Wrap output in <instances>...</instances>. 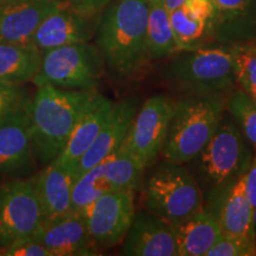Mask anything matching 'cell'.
Instances as JSON below:
<instances>
[{
  "label": "cell",
  "instance_id": "cell-1",
  "mask_svg": "<svg viewBox=\"0 0 256 256\" xmlns=\"http://www.w3.org/2000/svg\"><path fill=\"white\" fill-rule=\"evenodd\" d=\"M147 0H113L101 14L95 46L114 78H132L147 60Z\"/></svg>",
  "mask_w": 256,
  "mask_h": 256
},
{
  "label": "cell",
  "instance_id": "cell-2",
  "mask_svg": "<svg viewBox=\"0 0 256 256\" xmlns=\"http://www.w3.org/2000/svg\"><path fill=\"white\" fill-rule=\"evenodd\" d=\"M252 156V145L226 112L206 145L186 164L200 188L204 209H214L226 190L246 174Z\"/></svg>",
  "mask_w": 256,
  "mask_h": 256
},
{
  "label": "cell",
  "instance_id": "cell-3",
  "mask_svg": "<svg viewBox=\"0 0 256 256\" xmlns=\"http://www.w3.org/2000/svg\"><path fill=\"white\" fill-rule=\"evenodd\" d=\"M92 90L37 87L28 110L32 147L42 164H50L62 153Z\"/></svg>",
  "mask_w": 256,
  "mask_h": 256
},
{
  "label": "cell",
  "instance_id": "cell-4",
  "mask_svg": "<svg viewBox=\"0 0 256 256\" xmlns=\"http://www.w3.org/2000/svg\"><path fill=\"white\" fill-rule=\"evenodd\" d=\"M162 76L165 83L184 96L229 94L236 87L232 48L215 44L179 51Z\"/></svg>",
  "mask_w": 256,
  "mask_h": 256
},
{
  "label": "cell",
  "instance_id": "cell-5",
  "mask_svg": "<svg viewBox=\"0 0 256 256\" xmlns=\"http://www.w3.org/2000/svg\"><path fill=\"white\" fill-rule=\"evenodd\" d=\"M228 94L184 96L174 102L162 159L186 165L206 145L226 113Z\"/></svg>",
  "mask_w": 256,
  "mask_h": 256
},
{
  "label": "cell",
  "instance_id": "cell-6",
  "mask_svg": "<svg viewBox=\"0 0 256 256\" xmlns=\"http://www.w3.org/2000/svg\"><path fill=\"white\" fill-rule=\"evenodd\" d=\"M150 168L140 188L145 210L174 226L203 209L200 188L186 165L162 159Z\"/></svg>",
  "mask_w": 256,
  "mask_h": 256
},
{
  "label": "cell",
  "instance_id": "cell-7",
  "mask_svg": "<svg viewBox=\"0 0 256 256\" xmlns=\"http://www.w3.org/2000/svg\"><path fill=\"white\" fill-rule=\"evenodd\" d=\"M106 72L101 52L94 44L76 43L51 49L42 55L36 87L51 84L63 89H96Z\"/></svg>",
  "mask_w": 256,
  "mask_h": 256
},
{
  "label": "cell",
  "instance_id": "cell-8",
  "mask_svg": "<svg viewBox=\"0 0 256 256\" xmlns=\"http://www.w3.org/2000/svg\"><path fill=\"white\" fill-rule=\"evenodd\" d=\"M40 224L34 177L0 183V252L19 240L34 236Z\"/></svg>",
  "mask_w": 256,
  "mask_h": 256
},
{
  "label": "cell",
  "instance_id": "cell-9",
  "mask_svg": "<svg viewBox=\"0 0 256 256\" xmlns=\"http://www.w3.org/2000/svg\"><path fill=\"white\" fill-rule=\"evenodd\" d=\"M174 102L165 95H153L138 108L121 146L130 152L145 168L162 156Z\"/></svg>",
  "mask_w": 256,
  "mask_h": 256
},
{
  "label": "cell",
  "instance_id": "cell-10",
  "mask_svg": "<svg viewBox=\"0 0 256 256\" xmlns=\"http://www.w3.org/2000/svg\"><path fill=\"white\" fill-rule=\"evenodd\" d=\"M89 235L100 250L122 242L136 215L134 192L110 190L81 211Z\"/></svg>",
  "mask_w": 256,
  "mask_h": 256
},
{
  "label": "cell",
  "instance_id": "cell-11",
  "mask_svg": "<svg viewBox=\"0 0 256 256\" xmlns=\"http://www.w3.org/2000/svg\"><path fill=\"white\" fill-rule=\"evenodd\" d=\"M28 108L30 104L0 118V174L14 178L30 174L36 166Z\"/></svg>",
  "mask_w": 256,
  "mask_h": 256
},
{
  "label": "cell",
  "instance_id": "cell-12",
  "mask_svg": "<svg viewBox=\"0 0 256 256\" xmlns=\"http://www.w3.org/2000/svg\"><path fill=\"white\" fill-rule=\"evenodd\" d=\"M98 20L100 17L83 14L64 0L42 22L31 43L42 54L69 44L88 43L95 37Z\"/></svg>",
  "mask_w": 256,
  "mask_h": 256
},
{
  "label": "cell",
  "instance_id": "cell-13",
  "mask_svg": "<svg viewBox=\"0 0 256 256\" xmlns=\"http://www.w3.org/2000/svg\"><path fill=\"white\" fill-rule=\"evenodd\" d=\"M138 108L139 100L136 98H127L122 101L114 102L98 136L87 151L83 153L74 168L75 180L119 148L136 116Z\"/></svg>",
  "mask_w": 256,
  "mask_h": 256
},
{
  "label": "cell",
  "instance_id": "cell-14",
  "mask_svg": "<svg viewBox=\"0 0 256 256\" xmlns=\"http://www.w3.org/2000/svg\"><path fill=\"white\" fill-rule=\"evenodd\" d=\"M34 238L50 252L51 256H92L100 254L86 226L81 212H70L44 222Z\"/></svg>",
  "mask_w": 256,
  "mask_h": 256
},
{
  "label": "cell",
  "instance_id": "cell-15",
  "mask_svg": "<svg viewBox=\"0 0 256 256\" xmlns=\"http://www.w3.org/2000/svg\"><path fill=\"white\" fill-rule=\"evenodd\" d=\"M121 255L178 256L172 224L150 211L136 214L122 240Z\"/></svg>",
  "mask_w": 256,
  "mask_h": 256
},
{
  "label": "cell",
  "instance_id": "cell-16",
  "mask_svg": "<svg viewBox=\"0 0 256 256\" xmlns=\"http://www.w3.org/2000/svg\"><path fill=\"white\" fill-rule=\"evenodd\" d=\"M64 0H0V43H30L42 22Z\"/></svg>",
  "mask_w": 256,
  "mask_h": 256
},
{
  "label": "cell",
  "instance_id": "cell-17",
  "mask_svg": "<svg viewBox=\"0 0 256 256\" xmlns=\"http://www.w3.org/2000/svg\"><path fill=\"white\" fill-rule=\"evenodd\" d=\"M168 14L178 52L210 46L215 18L212 0H186Z\"/></svg>",
  "mask_w": 256,
  "mask_h": 256
},
{
  "label": "cell",
  "instance_id": "cell-18",
  "mask_svg": "<svg viewBox=\"0 0 256 256\" xmlns=\"http://www.w3.org/2000/svg\"><path fill=\"white\" fill-rule=\"evenodd\" d=\"M113 104V101L100 94L96 89L92 90L70 134L68 142L55 162L69 168H75L83 153L87 151L98 136L107 120Z\"/></svg>",
  "mask_w": 256,
  "mask_h": 256
},
{
  "label": "cell",
  "instance_id": "cell-19",
  "mask_svg": "<svg viewBox=\"0 0 256 256\" xmlns=\"http://www.w3.org/2000/svg\"><path fill=\"white\" fill-rule=\"evenodd\" d=\"M212 42L232 46L249 43L256 32V0H212Z\"/></svg>",
  "mask_w": 256,
  "mask_h": 256
},
{
  "label": "cell",
  "instance_id": "cell-20",
  "mask_svg": "<svg viewBox=\"0 0 256 256\" xmlns=\"http://www.w3.org/2000/svg\"><path fill=\"white\" fill-rule=\"evenodd\" d=\"M75 183L74 170L54 160L34 177L42 223L72 212V192Z\"/></svg>",
  "mask_w": 256,
  "mask_h": 256
},
{
  "label": "cell",
  "instance_id": "cell-21",
  "mask_svg": "<svg viewBox=\"0 0 256 256\" xmlns=\"http://www.w3.org/2000/svg\"><path fill=\"white\" fill-rule=\"evenodd\" d=\"M210 212L217 218L223 236H236V238L254 240L252 235L254 208L246 194L243 176L226 190Z\"/></svg>",
  "mask_w": 256,
  "mask_h": 256
},
{
  "label": "cell",
  "instance_id": "cell-22",
  "mask_svg": "<svg viewBox=\"0 0 256 256\" xmlns=\"http://www.w3.org/2000/svg\"><path fill=\"white\" fill-rule=\"evenodd\" d=\"M172 228L178 256H206L222 236L215 215L204 208Z\"/></svg>",
  "mask_w": 256,
  "mask_h": 256
},
{
  "label": "cell",
  "instance_id": "cell-23",
  "mask_svg": "<svg viewBox=\"0 0 256 256\" xmlns=\"http://www.w3.org/2000/svg\"><path fill=\"white\" fill-rule=\"evenodd\" d=\"M42 55L31 43H0V81L25 83L40 70Z\"/></svg>",
  "mask_w": 256,
  "mask_h": 256
},
{
  "label": "cell",
  "instance_id": "cell-24",
  "mask_svg": "<svg viewBox=\"0 0 256 256\" xmlns=\"http://www.w3.org/2000/svg\"><path fill=\"white\" fill-rule=\"evenodd\" d=\"M102 174L113 190L136 192L142 188L145 168L122 146L100 162Z\"/></svg>",
  "mask_w": 256,
  "mask_h": 256
},
{
  "label": "cell",
  "instance_id": "cell-25",
  "mask_svg": "<svg viewBox=\"0 0 256 256\" xmlns=\"http://www.w3.org/2000/svg\"><path fill=\"white\" fill-rule=\"evenodd\" d=\"M145 52L147 60L164 58L178 52L170 14L164 2H148Z\"/></svg>",
  "mask_w": 256,
  "mask_h": 256
},
{
  "label": "cell",
  "instance_id": "cell-26",
  "mask_svg": "<svg viewBox=\"0 0 256 256\" xmlns=\"http://www.w3.org/2000/svg\"><path fill=\"white\" fill-rule=\"evenodd\" d=\"M226 112L256 152V100L236 86L226 96Z\"/></svg>",
  "mask_w": 256,
  "mask_h": 256
},
{
  "label": "cell",
  "instance_id": "cell-27",
  "mask_svg": "<svg viewBox=\"0 0 256 256\" xmlns=\"http://www.w3.org/2000/svg\"><path fill=\"white\" fill-rule=\"evenodd\" d=\"M113 190L102 174L101 165L88 170L76 179L72 192V212H81L106 192Z\"/></svg>",
  "mask_w": 256,
  "mask_h": 256
},
{
  "label": "cell",
  "instance_id": "cell-28",
  "mask_svg": "<svg viewBox=\"0 0 256 256\" xmlns=\"http://www.w3.org/2000/svg\"><path fill=\"white\" fill-rule=\"evenodd\" d=\"M230 48L236 86L256 100V46L238 43Z\"/></svg>",
  "mask_w": 256,
  "mask_h": 256
},
{
  "label": "cell",
  "instance_id": "cell-29",
  "mask_svg": "<svg viewBox=\"0 0 256 256\" xmlns=\"http://www.w3.org/2000/svg\"><path fill=\"white\" fill-rule=\"evenodd\" d=\"M32 96L23 83L0 81V118L31 102Z\"/></svg>",
  "mask_w": 256,
  "mask_h": 256
},
{
  "label": "cell",
  "instance_id": "cell-30",
  "mask_svg": "<svg viewBox=\"0 0 256 256\" xmlns=\"http://www.w3.org/2000/svg\"><path fill=\"white\" fill-rule=\"evenodd\" d=\"M256 244L254 240L236 236H220L206 256H254Z\"/></svg>",
  "mask_w": 256,
  "mask_h": 256
},
{
  "label": "cell",
  "instance_id": "cell-31",
  "mask_svg": "<svg viewBox=\"0 0 256 256\" xmlns=\"http://www.w3.org/2000/svg\"><path fill=\"white\" fill-rule=\"evenodd\" d=\"M0 254L6 256H51L50 252L34 236L19 240Z\"/></svg>",
  "mask_w": 256,
  "mask_h": 256
},
{
  "label": "cell",
  "instance_id": "cell-32",
  "mask_svg": "<svg viewBox=\"0 0 256 256\" xmlns=\"http://www.w3.org/2000/svg\"><path fill=\"white\" fill-rule=\"evenodd\" d=\"M68 4L76 11L90 17H100L104 8L113 0H66Z\"/></svg>",
  "mask_w": 256,
  "mask_h": 256
},
{
  "label": "cell",
  "instance_id": "cell-33",
  "mask_svg": "<svg viewBox=\"0 0 256 256\" xmlns=\"http://www.w3.org/2000/svg\"><path fill=\"white\" fill-rule=\"evenodd\" d=\"M243 183L247 197L252 208L256 206V152L252 156L250 164L246 174H243Z\"/></svg>",
  "mask_w": 256,
  "mask_h": 256
},
{
  "label": "cell",
  "instance_id": "cell-34",
  "mask_svg": "<svg viewBox=\"0 0 256 256\" xmlns=\"http://www.w3.org/2000/svg\"><path fill=\"white\" fill-rule=\"evenodd\" d=\"M185 2H186V0H165L164 6L168 12H171L174 11V8H177L180 5H183Z\"/></svg>",
  "mask_w": 256,
  "mask_h": 256
},
{
  "label": "cell",
  "instance_id": "cell-35",
  "mask_svg": "<svg viewBox=\"0 0 256 256\" xmlns=\"http://www.w3.org/2000/svg\"><path fill=\"white\" fill-rule=\"evenodd\" d=\"M252 235H254V242L256 244V206L254 208V212H252Z\"/></svg>",
  "mask_w": 256,
  "mask_h": 256
},
{
  "label": "cell",
  "instance_id": "cell-36",
  "mask_svg": "<svg viewBox=\"0 0 256 256\" xmlns=\"http://www.w3.org/2000/svg\"><path fill=\"white\" fill-rule=\"evenodd\" d=\"M148 2H164L165 0H147Z\"/></svg>",
  "mask_w": 256,
  "mask_h": 256
},
{
  "label": "cell",
  "instance_id": "cell-37",
  "mask_svg": "<svg viewBox=\"0 0 256 256\" xmlns=\"http://www.w3.org/2000/svg\"><path fill=\"white\" fill-rule=\"evenodd\" d=\"M249 43H252V44H254V46H256V32H255V37H254V40H252V42H249Z\"/></svg>",
  "mask_w": 256,
  "mask_h": 256
}]
</instances>
